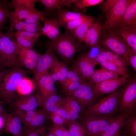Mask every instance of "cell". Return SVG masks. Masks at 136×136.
Segmentation results:
<instances>
[{"instance_id": "cell-2", "label": "cell", "mask_w": 136, "mask_h": 136, "mask_svg": "<svg viewBox=\"0 0 136 136\" xmlns=\"http://www.w3.org/2000/svg\"><path fill=\"white\" fill-rule=\"evenodd\" d=\"M28 71L15 67L0 72L2 78L0 100L3 103L10 104L17 97L16 89L20 80L29 74Z\"/></svg>"}, {"instance_id": "cell-44", "label": "cell", "mask_w": 136, "mask_h": 136, "mask_svg": "<svg viewBox=\"0 0 136 136\" xmlns=\"http://www.w3.org/2000/svg\"><path fill=\"white\" fill-rule=\"evenodd\" d=\"M90 16L86 15L83 17L73 20L67 23L63 27L66 30L71 32L84 22Z\"/></svg>"}, {"instance_id": "cell-11", "label": "cell", "mask_w": 136, "mask_h": 136, "mask_svg": "<svg viewBox=\"0 0 136 136\" xmlns=\"http://www.w3.org/2000/svg\"><path fill=\"white\" fill-rule=\"evenodd\" d=\"M11 104L15 111H27L36 109L42 105V100L38 92L33 95L17 97Z\"/></svg>"}, {"instance_id": "cell-60", "label": "cell", "mask_w": 136, "mask_h": 136, "mask_svg": "<svg viewBox=\"0 0 136 136\" xmlns=\"http://www.w3.org/2000/svg\"><path fill=\"white\" fill-rule=\"evenodd\" d=\"M121 136H127L125 134L121 132Z\"/></svg>"}, {"instance_id": "cell-29", "label": "cell", "mask_w": 136, "mask_h": 136, "mask_svg": "<svg viewBox=\"0 0 136 136\" xmlns=\"http://www.w3.org/2000/svg\"><path fill=\"white\" fill-rule=\"evenodd\" d=\"M75 0H39V2L46 10L51 11L55 9H57L63 7L70 8L71 4L73 3Z\"/></svg>"}, {"instance_id": "cell-52", "label": "cell", "mask_w": 136, "mask_h": 136, "mask_svg": "<svg viewBox=\"0 0 136 136\" xmlns=\"http://www.w3.org/2000/svg\"><path fill=\"white\" fill-rule=\"evenodd\" d=\"M48 118L52 121L54 125H60L66 123L63 118L54 113L49 115Z\"/></svg>"}, {"instance_id": "cell-24", "label": "cell", "mask_w": 136, "mask_h": 136, "mask_svg": "<svg viewBox=\"0 0 136 136\" xmlns=\"http://www.w3.org/2000/svg\"><path fill=\"white\" fill-rule=\"evenodd\" d=\"M125 114L119 113L114 116L108 127L100 136H121V130Z\"/></svg>"}, {"instance_id": "cell-57", "label": "cell", "mask_w": 136, "mask_h": 136, "mask_svg": "<svg viewBox=\"0 0 136 136\" xmlns=\"http://www.w3.org/2000/svg\"><path fill=\"white\" fill-rule=\"evenodd\" d=\"M8 115L6 113L0 114V132L4 128Z\"/></svg>"}, {"instance_id": "cell-5", "label": "cell", "mask_w": 136, "mask_h": 136, "mask_svg": "<svg viewBox=\"0 0 136 136\" xmlns=\"http://www.w3.org/2000/svg\"><path fill=\"white\" fill-rule=\"evenodd\" d=\"M136 78L127 79L123 87L118 110L119 113H136Z\"/></svg>"}, {"instance_id": "cell-47", "label": "cell", "mask_w": 136, "mask_h": 136, "mask_svg": "<svg viewBox=\"0 0 136 136\" xmlns=\"http://www.w3.org/2000/svg\"><path fill=\"white\" fill-rule=\"evenodd\" d=\"M85 80L73 68L69 70L65 80L74 82H80Z\"/></svg>"}, {"instance_id": "cell-9", "label": "cell", "mask_w": 136, "mask_h": 136, "mask_svg": "<svg viewBox=\"0 0 136 136\" xmlns=\"http://www.w3.org/2000/svg\"><path fill=\"white\" fill-rule=\"evenodd\" d=\"M131 0H118L111 9L107 16L106 20L102 25L104 32L109 30H114L119 25L125 11Z\"/></svg>"}, {"instance_id": "cell-45", "label": "cell", "mask_w": 136, "mask_h": 136, "mask_svg": "<svg viewBox=\"0 0 136 136\" xmlns=\"http://www.w3.org/2000/svg\"><path fill=\"white\" fill-rule=\"evenodd\" d=\"M85 80L80 82H71L65 80L62 85V89L65 94L73 91L77 89Z\"/></svg>"}, {"instance_id": "cell-4", "label": "cell", "mask_w": 136, "mask_h": 136, "mask_svg": "<svg viewBox=\"0 0 136 136\" xmlns=\"http://www.w3.org/2000/svg\"><path fill=\"white\" fill-rule=\"evenodd\" d=\"M120 87L107 96L98 100L88 108L84 115H96L113 117L118 113L119 102L122 90Z\"/></svg>"}, {"instance_id": "cell-6", "label": "cell", "mask_w": 136, "mask_h": 136, "mask_svg": "<svg viewBox=\"0 0 136 136\" xmlns=\"http://www.w3.org/2000/svg\"><path fill=\"white\" fill-rule=\"evenodd\" d=\"M99 43L105 49L121 56L124 59L131 50L122 38L114 30L104 32Z\"/></svg>"}, {"instance_id": "cell-15", "label": "cell", "mask_w": 136, "mask_h": 136, "mask_svg": "<svg viewBox=\"0 0 136 136\" xmlns=\"http://www.w3.org/2000/svg\"><path fill=\"white\" fill-rule=\"evenodd\" d=\"M96 65L88 58L86 54H82L78 56L73 64V68L86 80L93 73Z\"/></svg>"}, {"instance_id": "cell-25", "label": "cell", "mask_w": 136, "mask_h": 136, "mask_svg": "<svg viewBox=\"0 0 136 136\" xmlns=\"http://www.w3.org/2000/svg\"><path fill=\"white\" fill-rule=\"evenodd\" d=\"M57 14L59 26L63 27L68 22L75 19L82 18L86 15L80 12L64 9L62 8L58 9Z\"/></svg>"}, {"instance_id": "cell-37", "label": "cell", "mask_w": 136, "mask_h": 136, "mask_svg": "<svg viewBox=\"0 0 136 136\" xmlns=\"http://www.w3.org/2000/svg\"><path fill=\"white\" fill-rule=\"evenodd\" d=\"M46 18L44 13L37 10L31 12L23 21L28 23H37L44 21Z\"/></svg>"}, {"instance_id": "cell-17", "label": "cell", "mask_w": 136, "mask_h": 136, "mask_svg": "<svg viewBox=\"0 0 136 136\" xmlns=\"http://www.w3.org/2000/svg\"><path fill=\"white\" fill-rule=\"evenodd\" d=\"M55 82L48 72L43 75L39 80L37 85L42 98V104L48 97L57 94Z\"/></svg>"}, {"instance_id": "cell-56", "label": "cell", "mask_w": 136, "mask_h": 136, "mask_svg": "<svg viewBox=\"0 0 136 136\" xmlns=\"http://www.w3.org/2000/svg\"><path fill=\"white\" fill-rule=\"evenodd\" d=\"M53 113L62 118L65 120L66 123H67L66 119V111L63 106Z\"/></svg>"}, {"instance_id": "cell-18", "label": "cell", "mask_w": 136, "mask_h": 136, "mask_svg": "<svg viewBox=\"0 0 136 136\" xmlns=\"http://www.w3.org/2000/svg\"><path fill=\"white\" fill-rule=\"evenodd\" d=\"M22 123L19 118L14 113L8 115L3 132L14 136H22L23 127Z\"/></svg>"}, {"instance_id": "cell-12", "label": "cell", "mask_w": 136, "mask_h": 136, "mask_svg": "<svg viewBox=\"0 0 136 136\" xmlns=\"http://www.w3.org/2000/svg\"><path fill=\"white\" fill-rule=\"evenodd\" d=\"M129 77L121 76L101 82L93 86V92L99 97L112 93L123 86Z\"/></svg>"}, {"instance_id": "cell-46", "label": "cell", "mask_w": 136, "mask_h": 136, "mask_svg": "<svg viewBox=\"0 0 136 136\" xmlns=\"http://www.w3.org/2000/svg\"><path fill=\"white\" fill-rule=\"evenodd\" d=\"M103 49L98 45L90 48V50L86 55L89 59L96 64L95 62V59Z\"/></svg>"}, {"instance_id": "cell-3", "label": "cell", "mask_w": 136, "mask_h": 136, "mask_svg": "<svg viewBox=\"0 0 136 136\" xmlns=\"http://www.w3.org/2000/svg\"><path fill=\"white\" fill-rule=\"evenodd\" d=\"M9 32L0 33V70L22 67L18 56L20 49Z\"/></svg>"}, {"instance_id": "cell-33", "label": "cell", "mask_w": 136, "mask_h": 136, "mask_svg": "<svg viewBox=\"0 0 136 136\" xmlns=\"http://www.w3.org/2000/svg\"><path fill=\"white\" fill-rule=\"evenodd\" d=\"M10 7L9 2L0 0V33L2 32L4 24L9 18L10 13L9 9Z\"/></svg>"}, {"instance_id": "cell-8", "label": "cell", "mask_w": 136, "mask_h": 136, "mask_svg": "<svg viewBox=\"0 0 136 136\" xmlns=\"http://www.w3.org/2000/svg\"><path fill=\"white\" fill-rule=\"evenodd\" d=\"M114 117L84 115L81 118L80 123L85 128L87 136H100L108 127Z\"/></svg>"}, {"instance_id": "cell-10", "label": "cell", "mask_w": 136, "mask_h": 136, "mask_svg": "<svg viewBox=\"0 0 136 136\" xmlns=\"http://www.w3.org/2000/svg\"><path fill=\"white\" fill-rule=\"evenodd\" d=\"M58 59L50 45L45 52L41 54L35 69L33 72L34 81L37 85L41 78L48 72L54 63Z\"/></svg>"}, {"instance_id": "cell-58", "label": "cell", "mask_w": 136, "mask_h": 136, "mask_svg": "<svg viewBox=\"0 0 136 136\" xmlns=\"http://www.w3.org/2000/svg\"><path fill=\"white\" fill-rule=\"evenodd\" d=\"M3 103L0 100V114L3 113Z\"/></svg>"}, {"instance_id": "cell-48", "label": "cell", "mask_w": 136, "mask_h": 136, "mask_svg": "<svg viewBox=\"0 0 136 136\" xmlns=\"http://www.w3.org/2000/svg\"><path fill=\"white\" fill-rule=\"evenodd\" d=\"M125 60L127 64L129 65L136 72V53L131 50L128 54Z\"/></svg>"}, {"instance_id": "cell-27", "label": "cell", "mask_w": 136, "mask_h": 136, "mask_svg": "<svg viewBox=\"0 0 136 136\" xmlns=\"http://www.w3.org/2000/svg\"><path fill=\"white\" fill-rule=\"evenodd\" d=\"M94 19L91 16L87 19L73 31L70 32L75 39L80 43L84 42L85 36L90 26L93 23Z\"/></svg>"}, {"instance_id": "cell-41", "label": "cell", "mask_w": 136, "mask_h": 136, "mask_svg": "<svg viewBox=\"0 0 136 136\" xmlns=\"http://www.w3.org/2000/svg\"><path fill=\"white\" fill-rule=\"evenodd\" d=\"M56 64L59 76L58 81L62 85L65 81L69 70L67 65L63 62L58 60Z\"/></svg>"}, {"instance_id": "cell-59", "label": "cell", "mask_w": 136, "mask_h": 136, "mask_svg": "<svg viewBox=\"0 0 136 136\" xmlns=\"http://www.w3.org/2000/svg\"><path fill=\"white\" fill-rule=\"evenodd\" d=\"M44 136H57L54 134L49 131L47 133H46Z\"/></svg>"}, {"instance_id": "cell-55", "label": "cell", "mask_w": 136, "mask_h": 136, "mask_svg": "<svg viewBox=\"0 0 136 136\" xmlns=\"http://www.w3.org/2000/svg\"><path fill=\"white\" fill-rule=\"evenodd\" d=\"M57 61L54 63L50 69V72L49 73L52 78L55 82L58 81L59 80L58 73L56 64Z\"/></svg>"}, {"instance_id": "cell-54", "label": "cell", "mask_w": 136, "mask_h": 136, "mask_svg": "<svg viewBox=\"0 0 136 136\" xmlns=\"http://www.w3.org/2000/svg\"><path fill=\"white\" fill-rule=\"evenodd\" d=\"M50 40L55 39L60 35L59 26H57L45 35Z\"/></svg>"}, {"instance_id": "cell-13", "label": "cell", "mask_w": 136, "mask_h": 136, "mask_svg": "<svg viewBox=\"0 0 136 136\" xmlns=\"http://www.w3.org/2000/svg\"><path fill=\"white\" fill-rule=\"evenodd\" d=\"M9 32L15 38L16 43L20 49L33 48V45L41 35L40 33L22 30L13 31Z\"/></svg>"}, {"instance_id": "cell-62", "label": "cell", "mask_w": 136, "mask_h": 136, "mask_svg": "<svg viewBox=\"0 0 136 136\" xmlns=\"http://www.w3.org/2000/svg\"><path fill=\"white\" fill-rule=\"evenodd\" d=\"M1 132H0V135L1 134Z\"/></svg>"}, {"instance_id": "cell-42", "label": "cell", "mask_w": 136, "mask_h": 136, "mask_svg": "<svg viewBox=\"0 0 136 136\" xmlns=\"http://www.w3.org/2000/svg\"><path fill=\"white\" fill-rule=\"evenodd\" d=\"M63 105L72 110L75 112L79 114L81 112L83 113L81 107L73 97L67 96L65 98Z\"/></svg>"}, {"instance_id": "cell-20", "label": "cell", "mask_w": 136, "mask_h": 136, "mask_svg": "<svg viewBox=\"0 0 136 136\" xmlns=\"http://www.w3.org/2000/svg\"><path fill=\"white\" fill-rule=\"evenodd\" d=\"M120 76L118 74L101 67L95 70L92 74L85 80L94 85L106 80L117 78Z\"/></svg>"}, {"instance_id": "cell-35", "label": "cell", "mask_w": 136, "mask_h": 136, "mask_svg": "<svg viewBox=\"0 0 136 136\" xmlns=\"http://www.w3.org/2000/svg\"><path fill=\"white\" fill-rule=\"evenodd\" d=\"M68 130L71 136H87L84 127L75 120L70 122Z\"/></svg>"}, {"instance_id": "cell-34", "label": "cell", "mask_w": 136, "mask_h": 136, "mask_svg": "<svg viewBox=\"0 0 136 136\" xmlns=\"http://www.w3.org/2000/svg\"><path fill=\"white\" fill-rule=\"evenodd\" d=\"M105 49L106 50L108 54L107 61L112 62L118 67L128 71L127 64L123 58L108 50Z\"/></svg>"}, {"instance_id": "cell-39", "label": "cell", "mask_w": 136, "mask_h": 136, "mask_svg": "<svg viewBox=\"0 0 136 136\" xmlns=\"http://www.w3.org/2000/svg\"><path fill=\"white\" fill-rule=\"evenodd\" d=\"M45 129L43 126L33 128L24 126L22 136H44Z\"/></svg>"}, {"instance_id": "cell-22", "label": "cell", "mask_w": 136, "mask_h": 136, "mask_svg": "<svg viewBox=\"0 0 136 136\" xmlns=\"http://www.w3.org/2000/svg\"><path fill=\"white\" fill-rule=\"evenodd\" d=\"M114 30L122 38L131 50L136 53V29L119 26Z\"/></svg>"}, {"instance_id": "cell-51", "label": "cell", "mask_w": 136, "mask_h": 136, "mask_svg": "<svg viewBox=\"0 0 136 136\" xmlns=\"http://www.w3.org/2000/svg\"><path fill=\"white\" fill-rule=\"evenodd\" d=\"M118 0H107L101 4V7L103 12L107 16L109 12Z\"/></svg>"}, {"instance_id": "cell-31", "label": "cell", "mask_w": 136, "mask_h": 136, "mask_svg": "<svg viewBox=\"0 0 136 136\" xmlns=\"http://www.w3.org/2000/svg\"><path fill=\"white\" fill-rule=\"evenodd\" d=\"M48 116L49 115L43 111L39 110L38 113L31 120L24 126L33 128L42 126L48 118Z\"/></svg>"}, {"instance_id": "cell-43", "label": "cell", "mask_w": 136, "mask_h": 136, "mask_svg": "<svg viewBox=\"0 0 136 136\" xmlns=\"http://www.w3.org/2000/svg\"><path fill=\"white\" fill-rule=\"evenodd\" d=\"M49 131L57 136H71L69 132L63 125H53L49 129Z\"/></svg>"}, {"instance_id": "cell-49", "label": "cell", "mask_w": 136, "mask_h": 136, "mask_svg": "<svg viewBox=\"0 0 136 136\" xmlns=\"http://www.w3.org/2000/svg\"><path fill=\"white\" fill-rule=\"evenodd\" d=\"M32 11H33L21 9L14 10L13 12H11V13L18 19L22 21V19L24 20L26 18L29 13Z\"/></svg>"}, {"instance_id": "cell-7", "label": "cell", "mask_w": 136, "mask_h": 136, "mask_svg": "<svg viewBox=\"0 0 136 136\" xmlns=\"http://www.w3.org/2000/svg\"><path fill=\"white\" fill-rule=\"evenodd\" d=\"M93 86L85 80L76 89L65 94L67 96H71L76 100L83 113L88 108L96 103L99 97L94 93Z\"/></svg>"}, {"instance_id": "cell-36", "label": "cell", "mask_w": 136, "mask_h": 136, "mask_svg": "<svg viewBox=\"0 0 136 136\" xmlns=\"http://www.w3.org/2000/svg\"><path fill=\"white\" fill-rule=\"evenodd\" d=\"M39 111L36 109L24 111H15L14 113L19 118L22 123L25 125L31 120Z\"/></svg>"}, {"instance_id": "cell-26", "label": "cell", "mask_w": 136, "mask_h": 136, "mask_svg": "<svg viewBox=\"0 0 136 136\" xmlns=\"http://www.w3.org/2000/svg\"><path fill=\"white\" fill-rule=\"evenodd\" d=\"M121 132L127 136H136V113L125 114Z\"/></svg>"}, {"instance_id": "cell-50", "label": "cell", "mask_w": 136, "mask_h": 136, "mask_svg": "<svg viewBox=\"0 0 136 136\" xmlns=\"http://www.w3.org/2000/svg\"><path fill=\"white\" fill-rule=\"evenodd\" d=\"M63 107L66 111V119L67 122L75 120L80 118L79 114L75 112L65 105H63Z\"/></svg>"}, {"instance_id": "cell-38", "label": "cell", "mask_w": 136, "mask_h": 136, "mask_svg": "<svg viewBox=\"0 0 136 136\" xmlns=\"http://www.w3.org/2000/svg\"><path fill=\"white\" fill-rule=\"evenodd\" d=\"M102 67L120 75L121 76L129 77L128 71L120 68L115 64L109 61H106L100 64Z\"/></svg>"}, {"instance_id": "cell-53", "label": "cell", "mask_w": 136, "mask_h": 136, "mask_svg": "<svg viewBox=\"0 0 136 136\" xmlns=\"http://www.w3.org/2000/svg\"><path fill=\"white\" fill-rule=\"evenodd\" d=\"M108 58V54L104 49L97 56L95 59V62L97 64H100L107 61Z\"/></svg>"}, {"instance_id": "cell-40", "label": "cell", "mask_w": 136, "mask_h": 136, "mask_svg": "<svg viewBox=\"0 0 136 136\" xmlns=\"http://www.w3.org/2000/svg\"><path fill=\"white\" fill-rule=\"evenodd\" d=\"M44 26L41 29V35H45L56 27L59 26L57 18H46L44 21Z\"/></svg>"}, {"instance_id": "cell-32", "label": "cell", "mask_w": 136, "mask_h": 136, "mask_svg": "<svg viewBox=\"0 0 136 136\" xmlns=\"http://www.w3.org/2000/svg\"><path fill=\"white\" fill-rule=\"evenodd\" d=\"M103 0H75L73 3V10L75 11L79 10L85 12L87 7L94 6L101 3Z\"/></svg>"}, {"instance_id": "cell-14", "label": "cell", "mask_w": 136, "mask_h": 136, "mask_svg": "<svg viewBox=\"0 0 136 136\" xmlns=\"http://www.w3.org/2000/svg\"><path fill=\"white\" fill-rule=\"evenodd\" d=\"M41 54L33 48L20 49L18 59L22 67H24L33 72Z\"/></svg>"}, {"instance_id": "cell-30", "label": "cell", "mask_w": 136, "mask_h": 136, "mask_svg": "<svg viewBox=\"0 0 136 136\" xmlns=\"http://www.w3.org/2000/svg\"><path fill=\"white\" fill-rule=\"evenodd\" d=\"M37 0H12L9 2L11 7L14 10L23 9L31 11L37 10L35 8V5Z\"/></svg>"}, {"instance_id": "cell-61", "label": "cell", "mask_w": 136, "mask_h": 136, "mask_svg": "<svg viewBox=\"0 0 136 136\" xmlns=\"http://www.w3.org/2000/svg\"><path fill=\"white\" fill-rule=\"evenodd\" d=\"M1 86H2L1 83L0 82V91L1 90Z\"/></svg>"}, {"instance_id": "cell-23", "label": "cell", "mask_w": 136, "mask_h": 136, "mask_svg": "<svg viewBox=\"0 0 136 136\" xmlns=\"http://www.w3.org/2000/svg\"><path fill=\"white\" fill-rule=\"evenodd\" d=\"M65 98L57 94L49 96L43 103L42 110L48 115L55 112L63 106Z\"/></svg>"}, {"instance_id": "cell-28", "label": "cell", "mask_w": 136, "mask_h": 136, "mask_svg": "<svg viewBox=\"0 0 136 136\" xmlns=\"http://www.w3.org/2000/svg\"><path fill=\"white\" fill-rule=\"evenodd\" d=\"M36 85L34 81L24 77L19 83L16 89V93L21 96L30 95L34 90Z\"/></svg>"}, {"instance_id": "cell-16", "label": "cell", "mask_w": 136, "mask_h": 136, "mask_svg": "<svg viewBox=\"0 0 136 136\" xmlns=\"http://www.w3.org/2000/svg\"><path fill=\"white\" fill-rule=\"evenodd\" d=\"M8 19L10 21V26L8 32H10L15 29L16 30L24 31L32 33H38L41 34V29L42 26L40 22L28 23L23 21H20L12 15L11 12Z\"/></svg>"}, {"instance_id": "cell-19", "label": "cell", "mask_w": 136, "mask_h": 136, "mask_svg": "<svg viewBox=\"0 0 136 136\" xmlns=\"http://www.w3.org/2000/svg\"><path fill=\"white\" fill-rule=\"evenodd\" d=\"M102 32V25L98 23H93L86 33L84 42L90 48L98 45Z\"/></svg>"}, {"instance_id": "cell-1", "label": "cell", "mask_w": 136, "mask_h": 136, "mask_svg": "<svg viewBox=\"0 0 136 136\" xmlns=\"http://www.w3.org/2000/svg\"><path fill=\"white\" fill-rule=\"evenodd\" d=\"M49 45L62 61L67 65L73 61L76 54L88 47L79 43L67 30L56 39L50 40Z\"/></svg>"}, {"instance_id": "cell-21", "label": "cell", "mask_w": 136, "mask_h": 136, "mask_svg": "<svg viewBox=\"0 0 136 136\" xmlns=\"http://www.w3.org/2000/svg\"><path fill=\"white\" fill-rule=\"evenodd\" d=\"M119 26L136 29V0H131L125 11Z\"/></svg>"}]
</instances>
